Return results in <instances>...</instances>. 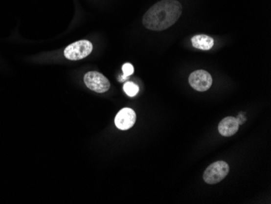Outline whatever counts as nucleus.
I'll list each match as a JSON object with an SVG mask.
<instances>
[{
  "instance_id": "obj_1",
  "label": "nucleus",
  "mask_w": 271,
  "mask_h": 204,
  "mask_svg": "<svg viewBox=\"0 0 271 204\" xmlns=\"http://www.w3.org/2000/svg\"><path fill=\"white\" fill-rule=\"evenodd\" d=\"M182 5L177 0H162L145 12L143 24L146 29L162 31L172 26L182 14Z\"/></svg>"
},
{
  "instance_id": "obj_2",
  "label": "nucleus",
  "mask_w": 271,
  "mask_h": 204,
  "mask_svg": "<svg viewBox=\"0 0 271 204\" xmlns=\"http://www.w3.org/2000/svg\"><path fill=\"white\" fill-rule=\"evenodd\" d=\"M229 173V165L224 161L212 163L204 171L203 178L207 184H217L226 178Z\"/></svg>"
},
{
  "instance_id": "obj_3",
  "label": "nucleus",
  "mask_w": 271,
  "mask_h": 204,
  "mask_svg": "<svg viewBox=\"0 0 271 204\" xmlns=\"http://www.w3.org/2000/svg\"><path fill=\"white\" fill-rule=\"evenodd\" d=\"M93 51V45L88 40H81L71 44L65 50V57L68 60H82Z\"/></svg>"
},
{
  "instance_id": "obj_4",
  "label": "nucleus",
  "mask_w": 271,
  "mask_h": 204,
  "mask_svg": "<svg viewBox=\"0 0 271 204\" xmlns=\"http://www.w3.org/2000/svg\"><path fill=\"white\" fill-rule=\"evenodd\" d=\"M86 87L97 93L107 92L111 87L109 80L100 72H89L84 77Z\"/></svg>"
},
{
  "instance_id": "obj_5",
  "label": "nucleus",
  "mask_w": 271,
  "mask_h": 204,
  "mask_svg": "<svg viewBox=\"0 0 271 204\" xmlns=\"http://www.w3.org/2000/svg\"><path fill=\"white\" fill-rule=\"evenodd\" d=\"M188 82L191 87L198 91L204 92L211 87L213 83L211 75L204 70H197L192 72Z\"/></svg>"
},
{
  "instance_id": "obj_6",
  "label": "nucleus",
  "mask_w": 271,
  "mask_h": 204,
  "mask_svg": "<svg viewBox=\"0 0 271 204\" xmlns=\"http://www.w3.org/2000/svg\"><path fill=\"white\" fill-rule=\"evenodd\" d=\"M136 120V115L135 112L131 108H125L118 113L114 119V123L119 130H127L135 125Z\"/></svg>"
},
{
  "instance_id": "obj_7",
  "label": "nucleus",
  "mask_w": 271,
  "mask_h": 204,
  "mask_svg": "<svg viewBox=\"0 0 271 204\" xmlns=\"http://www.w3.org/2000/svg\"><path fill=\"white\" fill-rule=\"evenodd\" d=\"M240 127L237 119L232 116H227L222 120L219 125V132L224 137H231L236 135Z\"/></svg>"
},
{
  "instance_id": "obj_8",
  "label": "nucleus",
  "mask_w": 271,
  "mask_h": 204,
  "mask_svg": "<svg viewBox=\"0 0 271 204\" xmlns=\"http://www.w3.org/2000/svg\"><path fill=\"white\" fill-rule=\"evenodd\" d=\"M192 44L197 49H200L203 51H208L214 46V39L211 37L204 34L195 35L192 39Z\"/></svg>"
},
{
  "instance_id": "obj_9",
  "label": "nucleus",
  "mask_w": 271,
  "mask_h": 204,
  "mask_svg": "<svg viewBox=\"0 0 271 204\" xmlns=\"http://www.w3.org/2000/svg\"><path fill=\"white\" fill-rule=\"evenodd\" d=\"M124 91L127 95H129V97H134L139 91V87L134 82H126L124 86Z\"/></svg>"
},
{
  "instance_id": "obj_10",
  "label": "nucleus",
  "mask_w": 271,
  "mask_h": 204,
  "mask_svg": "<svg viewBox=\"0 0 271 204\" xmlns=\"http://www.w3.org/2000/svg\"><path fill=\"white\" fill-rule=\"evenodd\" d=\"M122 69H123V72H124V76L120 77V79H119V82H123V81H125V80L127 79V77L134 74V66H133L131 64H129V63L124 64V65H123V68H122Z\"/></svg>"
}]
</instances>
